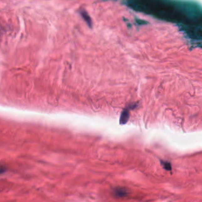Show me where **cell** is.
Instances as JSON below:
<instances>
[{
	"label": "cell",
	"instance_id": "6da1fadb",
	"mask_svg": "<svg viewBox=\"0 0 202 202\" xmlns=\"http://www.w3.org/2000/svg\"><path fill=\"white\" fill-rule=\"evenodd\" d=\"M113 194L117 197H125L128 195V191L125 188L117 187L113 189Z\"/></svg>",
	"mask_w": 202,
	"mask_h": 202
},
{
	"label": "cell",
	"instance_id": "7a4b0ae2",
	"mask_svg": "<svg viewBox=\"0 0 202 202\" xmlns=\"http://www.w3.org/2000/svg\"><path fill=\"white\" fill-rule=\"evenodd\" d=\"M162 164L163 165V167H164V168L165 169V170H171V166L170 164L168 163V162H162Z\"/></svg>",
	"mask_w": 202,
	"mask_h": 202
}]
</instances>
